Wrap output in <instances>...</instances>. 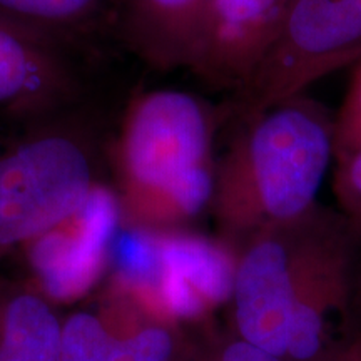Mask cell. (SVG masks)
<instances>
[{"label":"cell","instance_id":"obj_1","mask_svg":"<svg viewBox=\"0 0 361 361\" xmlns=\"http://www.w3.org/2000/svg\"><path fill=\"white\" fill-rule=\"evenodd\" d=\"M351 221L314 206L250 234L236 263L239 338L283 361H314L345 298Z\"/></svg>","mask_w":361,"mask_h":361},{"label":"cell","instance_id":"obj_2","mask_svg":"<svg viewBox=\"0 0 361 361\" xmlns=\"http://www.w3.org/2000/svg\"><path fill=\"white\" fill-rule=\"evenodd\" d=\"M241 123L216 173L213 202L226 228L250 236L316 206L335 156V117L303 92Z\"/></svg>","mask_w":361,"mask_h":361},{"label":"cell","instance_id":"obj_3","mask_svg":"<svg viewBox=\"0 0 361 361\" xmlns=\"http://www.w3.org/2000/svg\"><path fill=\"white\" fill-rule=\"evenodd\" d=\"M214 124L209 104L186 90L156 89L130 101L119 139L123 218L149 228L194 218L213 202Z\"/></svg>","mask_w":361,"mask_h":361},{"label":"cell","instance_id":"obj_4","mask_svg":"<svg viewBox=\"0 0 361 361\" xmlns=\"http://www.w3.org/2000/svg\"><path fill=\"white\" fill-rule=\"evenodd\" d=\"M360 61L361 0H286L234 111L245 121Z\"/></svg>","mask_w":361,"mask_h":361},{"label":"cell","instance_id":"obj_5","mask_svg":"<svg viewBox=\"0 0 361 361\" xmlns=\"http://www.w3.org/2000/svg\"><path fill=\"white\" fill-rule=\"evenodd\" d=\"M92 151L78 133L49 129L0 154V252L75 214L96 189Z\"/></svg>","mask_w":361,"mask_h":361},{"label":"cell","instance_id":"obj_6","mask_svg":"<svg viewBox=\"0 0 361 361\" xmlns=\"http://www.w3.org/2000/svg\"><path fill=\"white\" fill-rule=\"evenodd\" d=\"M121 221L119 197L97 184L78 213L30 241L39 291L56 301L84 296L111 258Z\"/></svg>","mask_w":361,"mask_h":361},{"label":"cell","instance_id":"obj_7","mask_svg":"<svg viewBox=\"0 0 361 361\" xmlns=\"http://www.w3.org/2000/svg\"><path fill=\"white\" fill-rule=\"evenodd\" d=\"M159 263L149 303L176 319H194L233 298L236 261L202 236L157 231Z\"/></svg>","mask_w":361,"mask_h":361},{"label":"cell","instance_id":"obj_8","mask_svg":"<svg viewBox=\"0 0 361 361\" xmlns=\"http://www.w3.org/2000/svg\"><path fill=\"white\" fill-rule=\"evenodd\" d=\"M286 0H207L191 69L216 87L241 89L278 24Z\"/></svg>","mask_w":361,"mask_h":361},{"label":"cell","instance_id":"obj_9","mask_svg":"<svg viewBox=\"0 0 361 361\" xmlns=\"http://www.w3.org/2000/svg\"><path fill=\"white\" fill-rule=\"evenodd\" d=\"M206 7L207 0H123L126 37L134 52L156 69H191Z\"/></svg>","mask_w":361,"mask_h":361},{"label":"cell","instance_id":"obj_10","mask_svg":"<svg viewBox=\"0 0 361 361\" xmlns=\"http://www.w3.org/2000/svg\"><path fill=\"white\" fill-rule=\"evenodd\" d=\"M64 62L42 39L0 17V109H40L71 92Z\"/></svg>","mask_w":361,"mask_h":361},{"label":"cell","instance_id":"obj_11","mask_svg":"<svg viewBox=\"0 0 361 361\" xmlns=\"http://www.w3.org/2000/svg\"><path fill=\"white\" fill-rule=\"evenodd\" d=\"M62 323L49 298L0 281V361H61Z\"/></svg>","mask_w":361,"mask_h":361},{"label":"cell","instance_id":"obj_12","mask_svg":"<svg viewBox=\"0 0 361 361\" xmlns=\"http://www.w3.org/2000/svg\"><path fill=\"white\" fill-rule=\"evenodd\" d=\"M173 335L162 326L119 338L89 313L72 314L62 324L61 361H173Z\"/></svg>","mask_w":361,"mask_h":361},{"label":"cell","instance_id":"obj_13","mask_svg":"<svg viewBox=\"0 0 361 361\" xmlns=\"http://www.w3.org/2000/svg\"><path fill=\"white\" fill-rule=\"evenodd\" d=\"M106 0H0V17L42 35L44 30L82 25Z\"/></svg>","mask_w":361,"mask_h":361},{"label":"cell","instance_id":"obj_14","mask_svg":"<svg viewBox=\"0 0 361 361\" xmlns=\"http://www.w3.org/2000/svg\"><path fill=\"white\" fill-rule=\"evenodd\" d=\"M361 151V61L346 89L341 109L335 116V156Z\"/></svg>","mask_w":361,"mask_h":361},{"label":"cell","instance_id":"obj_15","mask_svg":"<svg viewBox=\"0 0 361 361\" xmlns=\"http://www.w3.org/2000/svg\"><path fill=\"white\" fill-rule=\"evenodd\" d=\"M336 191L351 218L361 223V151L336 157Z\"/></svg>","mask_w":361,"mask_h":361},{"label":"cell","instance_id":"obj_16","mask_svg":"<svg viewBox=\"0 0 361 361\" xmlns=\"http://www.w3.org/2000/svg\"><path fill=\"white\" fill-rule=\"evenodd\" d=\"M219 361H283L276 358V356L266 353L264 350L258 348V346L250 345V343L241 340L229 343L223 350L219 356Z\"/></svg>","mask_w":361,"mask_h":361},{"label":"cell","instance_id":"obj_17","mask_svg":"<svg viewBox=\"0 0 361 361\" xmlns=\"http://www.w3.org/2000/svg\"><path fill=\"white\" fill-rule=\"evenodd\" d=\"M346 361H361V351H360V348H356L353 353L350 355V358L346 360Z\"/></svg>","mask_w":361,"mask_h":361},{"label":"cell","instance_id":"obj_18","mask_svg":"<svg viewBox=\"0 0 361 361\" xmlns=\"http://www.w3.org/2000/svg\"><path fill=\"white\" fill-rule=\"evenodd\" d=\"M358 348H360V350H361V346H358Z\"/></svg>","mask_w":361,"mask_h":361}]
</instances>
